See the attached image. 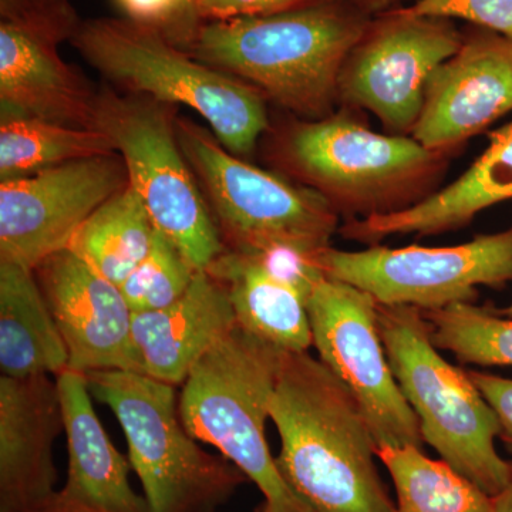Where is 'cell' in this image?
<instances>
[{"mask_svg": "<svg viewBox=\"0 0 512 512\" xmlns=\"http://www.w3.org/2000/svg\"><path fill=\"white\" fill-rule=\"evenodd\" d=\"M279 471L312 512H396L377 441L353 394L308 352H284L269 403Z\"/></svg>", "mask_w": 512, "mask_h": 512, "instance_id": "6da1fadb", "label": "cell"}, {"mask_svg": "<svg viewBox=\"0 0 512 512\" xmlns=\"http://www.w3.org/2000/svg\"><path fill=\"white\" fill-rule=\"evenodd\" d=\"M372 18L349 0H323L201 22L180 47L303 120H320L333 114L340 70Z\"/></svg>", "mask_w": 512, "mask_h": 512, "instance_id": "7a4b0ae2", "label": "cell"}, {"mask_svg": "<svg viewBox=\"0 0 512 512\" xmlns=\"http://www.w3.org/2000/svg\"><path fill=\"white\" fill-rule=\"evenodd\" d=\"M70 43L131 94L200 114L235 156L251 154L269 126L265 99L254 87L195 59L154 26L126 16L82 20Z\"/></svg>", "mask_w": 512, "mask_h": 512, "instance_id": "3957f363", "label": "cell"}, {"mask_svg": "<svg viewBox=\"0 0 512 512\" xmlns=\"http://www.w3.org/2000/svg\"><path fill=\"white\" fill-rule=\"evenodd\" d=\"M284 350L235 325L192 367L178 409L185 429L217 448L261 491L256 512H312L279 471L265 437Z\"/></svg>", "mask_w": 512, "mask_h": 512, "instance_id": "277c9868", "label": "cell"}, {"mask_svg": "<svg viewBox=\"0 0 512 512\" xmlns=\"http://www.w3.org/2000/svg\"><path fill=\"white\" fill-rule=\"evenodd\" d=\"M379 329L424 443L491 497L500 493L511 464L495 448L500 423L468 370L444 359L420 309L379 303Z\"/></svg>", "mask_w": 512, "mask_h": 512, "instance_id": "5b68a950", "label": "cell"}, {"mask_svg": "<svg viewBox=\"0 0 512 512\" xmlns=\"http://www.w3.org/2000/svg\"><path fill=\"white\" fill-rule=\"evenodd\" d=\"M281 153L303 185L350 220L406 210L429 197L450 156L413 137L375 133L345 111L296 124Z\"/></svg>", "mask_w": 512, "mask_h": 512, "instance_id": "8992f818", "label": "cell"}, {"mask_svg": "<svg viewBox=\"0 0 512 512\" xmlns=\"http://www.w3.org/2000/svg\"><path fill=\"white\" fill-rule=\"evenodd\" d=\"M84 376L94 399L119 420L150 512H217L249 481L188 433L173 384L127 370Z\"/></svg>", "mask_w": 512, "mask_h": 512, "instance_id": "52a82bcc", "label": "cell"}, {"mask_svg": "<svg viewBox=\"0 0 512 512\" xmlns=\"http://www.w3.org/2000/svg\"><path fill=\"white\" fill-rule=\"evenodd\" d=\"M175 126L229 251L255 255L275 245L313 252L330 247L339 214L323 195L241 160L190 120Z\"/></svg>", "mask_w": 512, "mask_h": 512, "instance_id": "ba28073f", "label": "cell"}, {"mask_svg": "<svg viewBox=\"0 0 512 512\" xmlns=\"http://www.w3.org/2000/svg\"><path fill=\"white\" fill-rule=\"evenodd\" d=\"M170 104L113 90L97 93L94 128L111 138L154 227L197 271L227 251L177 137Z\"/></svg>", "mask_w": 512, "mask_h": 512, "instance_id": "9c48e42d", "label": "cell"}, {"mask_svg": "<svg viewBox=\"0 0 512 512\" xmlns=\"http://www.w3.org/2000/svg\"><path fill=\"white\" fill-rule=\"evenodd\" d=\"M319 264L326 276L362 289L380 305L436 311L474 302L478 286L512 282V228L454 247H329L320 251Z\"/></svg>", "mask_w": 512, "mask_h": 512, "instance_id": "30bf717a", "label": "cell"}, {"mask_svg": "<svg viewBox=\"0 0 512 512\" xmlns=\"http://www.w3.org/2000/svg\"><path fill=\"white\" fill-rule=\"evenodd\" d=\"M319 360L365 412L377 448H423L420 423L393 375L379 329V303L338 279H320L308 299Z\"/></svg>", "mask_w": 512, "mask_h": 512, "instance_id": "8fae6325", "label": "cell"}, {"mask_svg": "<svg viewBox=\"0 0 512 512\" xmlns=\"http://www.w3.org/2000/svg\"><path fill=\"white\" fill-rule=\"evenodd\" d=\"M461 43L463 32L453 19L406 8L373 16L340 70L339 100L372 111L397 136L412 133L431 73Z\"/></svg>", "mask_w": 512, "mask_h": 512, "instance_id": "7c38bea8", "label": "cell"}, {"mask_svg": "<svg viewBox=\"0 0 512 512\" xmlns=\"http://www.w3.org/2000/svg\"><path fill=\"white\" fill-rule=\"evenodd\" d=\"M119 153L57 165L0 183V261L35 271L66 249L84 221L128 187Z\"/></svg>", "mask_w": 512, "mask_h": 512, "instance_id": "4fadbf2b", "label": "cell"}, {"mask_svg": "<svg viewBox=\"0 0 512 512\" xmlns=\"http://www.w3.org/2000/svg\"><path fill=\"white\" fill-rule=\"evenodd\" d=\"M512 111V40L471 25L456 55L427 82L412 131L427 150L451 153Z\"/></svg>", "mask_w": 512, "mask_h": 512, "instance_id": "5bb4252c", "label": "cell"}, {"mask_svg": "<svg viewBox=\"0 0 512 512\" xmlns=\"http://www.w3.org/2000/svg\"><path fill=\"white\" fill-rule=\"evenodd\" d=\"M35 272L69 352L67 370L82 375L136 372L133 311L119 285L67 248L49 256Z\"/></svg>", "mask_w": 512, "mask_h": 512, "instance_id": "9a60e30c", "label": "cell"}, {"mask_svg": "<svg viewBox=\"0 0 512 512\" xmlns=\"http://www.w3.org/2000/svg\"><path fill=\"white\" fill-rule=\"evenodd\" d=\"M60 433L56 380L0 377V512H50L59 493L53 448Z\"/></svg>", "mask_w": 512, "mask_h": 512, "instance_id": "2e32d148", "label": "cell"}, {"mask_svg": "<svg viewBox=\"0 0 512 512\" xmlns=\"http://www.w3.org/2000/svg\"><path fill=\"white\" fill-rule=\"evenodd\" d=\"M56 382L69 471L50 512H150L146 497L128 480L130 461L111 443L94 412L86 376L66 370Z\"/></svg>", "mask_w": 512, "mask_h": 512, "instance_id": "e0dca14e", "label": "cell"}, {"mask_svg": "<svg viewBox=\"0 0 512 512\" xmlns=\"http://www.w3.org/2000/svg\"><path fill=\"white\" fill-rule=\"evenodd\" d=\"M49 36L0 19L2 114L94 128L97 93L69 66Z\"/></svg>", "mask_w": 512, "mask_h": 512, "instance_id": "ac0fdd59", "label": "cell"}, {"mask_svg": "<svg viewBox=\"0 0 512 512\" xmlns=\"http://www.w3.org/2000/svg\"><path fill=\"white\" fill-rule=\"evenodd\" d=\"M235 325L227 289L207 271H198L190 289L173 305L133 313L136 373L183 386L192 367Z\"/></svg>", "mask_w": 512, "mask_h": 512, "instance_id": "d6986e66", "label": "cell"}, {"mask_svg": "<svg viewBox=\"0 0 512 512\" xmlns=\"http://www.w3.org/2000/svg\"><path fill=\"white\" fill-rule=\"evenodd\" d=\"M67 369L69 352L36 272L0 261L2 376L12 379L57 377Z\"/></svg>", "mask_w": 512, "mask_h": 512, "instance_id": "ffe728a7", "label": "cell"}, {"mask_svg": "<svg viewBox=\"0 0 512 512\" xmlns=\"http://www.w3.org/2000/svg\"><path fill=\"white\" fill-rule=\"evenodd\" d=\"M225 289L241 328L284 352L312 346L308 301L268 274L254 258L222 252L207 269Z\"/></svg>", "mask_w": 512, "mask_h": 512, "instance_id": "44dd1931", "label": "cell"}, {"mask_svg": "<svg viewBox=\"0 0 512 512\" xmlns=\"http://www.w3.org/2000/svg\"><path fill=\"white\" fill-rule=\"evenodd\" d=\"M512 200V121L490 134L487 150L454 183L390 217L394 234L456 231L477 214Z\"/></svg>", "mask_w": 512, "mask_h": 512, "instance_id": "7402d4cb", "label": "cell"}, {"mask_svg": "<svg viewBox=\"0 0 512 512\" xmlns=\"http://www.w3.org/2000/svg\"><path fill=\"white\" fill-rule=\"evenodd\" d=\"M154 232L156 227L140 195L128 184L83 222L67 249L121 286L146 258Z\"/></svg>", "mask_w": 512, "mask_h": 512, "instance_id": "603a6c76", "label": "cell"}, {"mask_svg": "<svg viewBox=\"0 0 512 512\" xmlns=\"http://www.w3.org/2000/svg\"><path fill=\"white\" fill-rule=\"evenodd\" d=\"M113 153L117 151L111 138L96 128L2 114L0 180L26 177L57 165Z\"/></svg>", "mask_w": 512, "mask_h": 512, "instance_id": "cb8c5ba5", "label": "cell"}, {"mask_svg": "<svg viewBox=\"0 0 512 512\" xmlns=\"http://www.w3.org/2000/svg\"><path fill=\"white\" fill-rule=\"evenodd\" d=\"M396 490V512H493V497L423 448H377Z\"/></svg>", "mask_w": 512, "mask_h": 512, "instance_id": "d4e9b609", "label": "cell"}, {"mask_svg": "<svg viewBox=\"0 0 512 512\" xmlns=\"http://www.w3.org/2000/svg\"><path fill=\"white\" fill-rule=\"evenodd\" d=\"M431 340L464 365L512 367V318L498 311L458 302L421 311Z\"/></svg>", "mask_w": 512, "mask_h": 512, "instance_id": "484cf974", "label": "cell"}, {"mask_svg": "<svg viewBox=\"0 0 512 512\" xmlns=\"http://www.w3.org/2000/svg\"><path fill=\"white\" fill-rule=\"evenodd\" d=\"M197 272L174 242L156 229L146 258L120 289L133 313L158 311L183 298Z\"/></svg>", "mask_w": 512, "mask_h": 512, "instance_id": "4316f807", "label": "cell"}, {"mask_svg": "<svg viewBox=\"0 0 512 512\" xmlns=\"http://www.w3.org/2000/svg\"><path fill=\"white\" fill-rule=\"evenodd\" d=\"M0 19L28 26L57 43L70 42L82 22L70 0H0Z\"/></svg>", "mask_w": 512, "mask_h": 512, "instance_id": "83f0119b", "label": "cell"}, {"mask_svg": "<svg viewBox=\"0 0 512 512\" xmlns=\"http://www.w3.org/2000/svg\"><path fill=\"white\" fill-rule=\"evenodd\" d=\"M406 9L413 15L466 20L512 40V0H417Z\"/></svg>", "mask_w": 512, "mask_h": 512, "instance_id": "f1b7e54d", "label": "cell"}, {"mask_svg": "<svg viewBox=\"0 0 512 512\" xmlns=\"http://www.w3.org/2000/svg\"><path fill=\"white\" fill-rule=\"evenodd\" d=\"M319 254L320 251H308L292 245H275L249 256L269 275L288 285L308 301L320 279L326 276L319 264Z\"/></svg>", "mask_w": 512, "mask_h": 512, "instance_id": "f546056e", "label": "cell"}, {"mask_svg": "<svg viewBox=\"0 0 512 512\" xmlns=\"http://www.w3.org/2000/svg\"><path fill=\"white\" fill-rule=\"evenodd\" d=\"M128 19L160 29L171 42L181 46L198 22L194 15L197 0H113Z\"/></svg>", "mask_w": 512, "mask_h": 512, "instance_id": "4dcf8cb0", "label": "cell"}, {"mask_svg": "<svg viewBox=\"0 0 512 512\" xmlns=\"http://www.w3.org/2000/svg\"><path fill=\"white\" fill-rule=\"evenodd\" d=\"M318 2L323 0H197L194 15L200 25L211 20L275 15Z\"/></svg>", "mask_w": 512, "mask_h": 512, "instance_id": "1f68e13d", "label": "cell"}, {"mask_svg": "<svg viewBox=\"0 0 512 512\" xmlns=\"http://www.w3.org/2000/svg\"><path fill=\"white\" fill-rule=\"evenodd\" d=\"M468 375L494 410L501 427V439L512 447V379L478 370H468Z\"/></svg>", "mask_w": 512, "mask_h": 512, "instance_id": "d6a6232c", "label": "cell"}, {"mask_svg": "<svg viewBox=\"0 0 512 512\" xmlns=\"http://www.w3.org/2000/svg\"><path fill=\"white\" fill-rule=\"evenodd\" d=\"M349 2L367 15L376 16L389 10L403 8L402 3L406 0H349Z\"/></svg>", "mask_w": 512, "mask_h": 512, "instance_id": "836d02e7", "label": "cell"}, {"mask_svg": "<svg viewBox=\"0 0 512 512\" xmlns=\"http://www.w3.org/2000/svg\"><path fill=\"white\" fill-rule=\"evenodd\" d=\"M510 478L503 490L493 497V512H512V461Z\"/></svg>", "mask_w": 512, "mask_h": 512, "instance_id": "e575fe53", "label": "cell"}, {"mask_svg": "<svg viewBox=\"0 0 512 512\" xmlns=\"http://www.w3.org/2000/svg\"><path fill=\"white\" fill-rule=\"evenodd\" d=\"M498 312H500L501 315L511 316V318H512V303L510 306H507V308L501 309V311H498Z\"/></svg>", "mask_w": 512, "mask_h": 512, "instance_id": "d590c367", "label": "cell"}]
</instances>
